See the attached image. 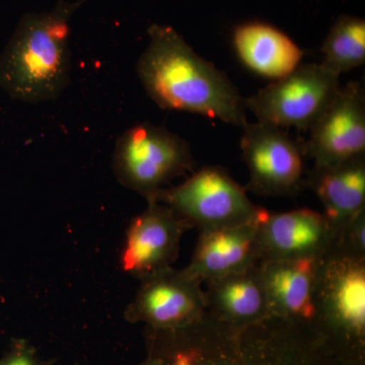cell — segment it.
I'll use <instances>...</instances> for the list:
<instances>
[{
	"label": "cell",
	"mask_w": 365,
	"mask_h": 365,
	"mask_svg": "<svg viewBox=\"0 0 365 365\" xmlns=\"http://www.w3.org/2000/svg\"><path fill=\"white\" fill-rule=\"evenodd\" d=\"M148 35L136 72L158 107L235 126L247 123L245 98L225 72L199 56L172 26H150Z\"/></svg>",
	"instance_id": "6da1fadb"
},
{
	"label": "cell",
	"mask_w": 365,
	"mask_h": 365,
	"mask_svg": "<svg viewBox=\"0 0 365 365\" xmlns=\"http://www.w3.org/2000/svg\"><path fill=\"white\" fill-rule=\"evenodd\" d=\"M86 0L21 18L0 56V90L28 104L56 100L71 81V19Z\"/></svg>",
	"instance_id": "7a4b0ae2"
},
{
	"label": "cell",
	"mask_w": 365,
	"mask_h": 365,
	"mask_svg": "<svg viewBox=\"0 0 365 365\" xmlns=\"http://www.w3.org/2000/svg\"><path fill=\"white\" fill-rule=\"evenodd\" d=\"M186 140L165 127L134 125L118 138L113 168L118 181L148 201L194 167Z\"/></svg>",
	"instance_id": "3957f363"
},
{
	"label": "cell",
	"mask_w": 365,
	"mask_h": 365,
	"mask_svg": "<svg viewBox=\"0 0 365 365\" xmlns=\"http://www.w3.org/2000/svg\"><path fill=\"white\" fill-rule=\"evenodd\" d=\"M153 201L169 206L201 232L254 222L266 211L220 167L202 168L179 186L162 190Z\"/></svg>",
	"instance_id": "277c9868"
},
{
	"label": "cell",
	"mask_w": 365,
	"mask_h": 365,
	"mask_svg": "<svg viewBox=\"0 0 365 365\" xmlns=\"http://www.w3.org/2000/svg\"><path fill=\"white\" fill-rule=\"evenodd\" d=\"M339 76L323 63H300L245 100L258 122L309 131L340 90Z\"/></svg>",
	"instance_id": "5b68a950"
},
{
	"label": "cell",
	"mask_w": 365,
	"mask_h": 365,
	"mask_svg": "<svg viewBox=\"0 0 365 365\" xmlns=\"http://www.w3.org/2000/svg\"><path fill=\"white\" fill-rule=\"evenodd\" d=\"M242 157L250 173L248 189L262 196L294 195L304 185L302 146L273 125L242 126Z\"/></svg>",
	"instance_id": "8992f818"
},
{
	"label": "cell",
	"mask_w": 365,
	"mask_h": 365,
	"mask_svg": "<svg viewBox=\"0 0 365 365\" xmlns=\"http://www.w3.org/2000/svg\"><path fill=\"white\" fill-rule=\"evenodd\" d=\"M302 146L316 169L335 167L365 153V95L359 83L340 88L325 112L309 129Z\"/></svg>",
	"instance_id": "52a82bcc"
},
{
	"label": "cell",
	"mask_w": 365,
	"mask_h": 365,
	"mask_svg": "<svg viewBox=\"0 0 365 365\" xmlns=\"http://www.w3.org/2000/svg\"><path fill=\"white\" fill-rule=\"evenodd\" d=\"M143 280L125 313L131 322H145L155 328L178 329L198 323L205 314L206 300L201 283L186 271L165 268Z\"/></svg>",
	"instance_id": "ba28073f"
},
{
	"label": "cell",
	"mask_w": 365,
	"mask_h": 365,
	"mask_svg": "<svg viewBox=\"0 0 365 365\" xmlns=\"http://www.w3.org/2000/svg\"><path fill=\"white\" fill-rule=\"evenodd\" d=\"M316 317L348 332L365 329V261L330 251L319 259L314 287Z\"/></svg>",
	"instance_id": "9c48e42d"
},
{
	"label": "cell",
	"mask_w": 365,
	"mask_h": 365,
	"mask_svg": "<svg viewBox=\"0 0 365 365\" xmlns=\"http://www.w3.org/2000/svg\"><path fill=\"white\" fill-rule=\"evenodd\" d=\"M190 227L169 206L148 201V207L132 220L127 230L121 267L141 278L170 267L179 253L182 235Z\"/></svg>",
	"instance_id": "30bf717a"
},
{
	"label": "cell",
	"mask_w": 365,
	"mask_h": 365,
	"mask_svg": "<svg viewBox=\"0 0 365 365\" xmlns=\"http://www.w3.org/2000/svg\"><path fill=\"white\" fill-rule=\"evenodd\" d=\"M336 242L337 235L325 216L312 209L267 212L259 227L260 261L319 259Z\"/></svg>",
	"instance_id": "8fae6325"
},
{
	"label": "cell",
	"mask_w": 365,
	"mask_h": 365,
	"mask_svg": "<svg viewBox=\"0 0 365 365\" xmlns=\"http://www.w3.org/2000/svg\"><path fill=\"white\" fill-rule=\"evenodd\" d=\"M267 212L254 222L201 232L192 260L184 270L202 284L258 264L259 227Z\"/></svg>",
	"instance_id": "7c38bea8"
},
{
	"label": "cell",
	"mask_w": 365,
	"mask_h": 365,
	"mask_svg": "<svg viewBox=\"0 0 365 365\" xmlns=\"http://www.w3.org/2000/svg\"><path fill=\"white\" fill-rule=\"evenodd\" d=\"M318 263L319 259L314 258L259 262V274L270 316L294 321H314Z\"/></svg>",
	"instance_id": "4fadbf2b"
},
{
	"label": "cell",
	"mask_w": 365,
	"mask_h": 365,
	"mask_svg": "<svg viewBox=\"0 0 365 365\" xmlns=\"http://www.w3.org/2000/svg\"><path fill=\"white\" fill-rule=\"evenodd\" d=\"M232 46L242 64L272 81L302 63L304 52L289 36L265 21H247L232 31Z\"/></svg>",
	"instance_id": "5bb4252c"
},
{
	"label": "cell",
	"mask_w": 365,
	"mask_h": 365,
	"mask_svg": "<svg viewBox=\"0 0 365 365\" xmlns=\"http://www.w3.org/2000/svg\"><path fill=\"white\" fill-rule=\"evenodd\" d=\"M309 184L323 204V215L335 230L338 241L343 230L364 213V155L335 167L314 168Z\"/></svg>",
	"instance_id": "9a60e30c"
},
{
	"label": "cell",
	"mask_w": 365,
	"mask_h": 365,
	"mask_svg": "<svg viewBox=\"0 0 365 365\" xmlns=\"http://www.w3.org/2000/svg\"><path fill=\"white\" fill-rule=\"evenodd\" d=\"M258 264L206 282V312L218 321L237 327L270 316Z\"/></svg>",
	"instance_id": "2e32d148"
},
{
	"label": "cell",
	"mask_w": 365,
	"mask_h": 365,
	"mask_svg": "<svg viewBox=\"0 0 365 365\" xmlns=\"http://www.w3.org/2000/svg\"><path fill=\"white\" fill-rule=\"evenodd\" d=\"M323 62L337 76L365 63V21L351 16H341L331 28L322 47Z\"/></svg>",
	"instance_id": "e0dca14e"
},
{
	"label": "cell",
	"mask_w": 365,
	"mask_h": 365,
	"mask_svg": "<svg viewBox=\"0 0 365 365\" xmlns=\"http://www.w3.org/2000/svg\"><path fill=\"white\" fill-rule=\"evenodd\" d=\"M197 359L196 350H189V351L180 352L175 357L174 361L170 365H195ZM150 365H163L162 364H153Z\"/></svg>",
	"instance_id": "ac0fdd59"
},
{
	"label": "cell",
	"mask_w": 365,
	"mask_h": 365,
	"mask_svg": "<svg viewBox=\"0 0 365 365\" xmlns=\"http://www.w3.org/2000/svg\"><path fill=\"white\" fill-rule=\"evenodd\" d=\"M4 365H36V364L35 360L30 355L25 352H18L11 355Z\"/></svg>",
	"instance_id": "d6986e66"
},
{
	"label": "cell",
	"mask_w": 365,
	"mask_h": 365,
	"mask_svg": "<svg viewBox=\"0 0 365 365\" xmlns=\"http://www.w3.org/2000/svg\"><path fill=\"white\" fill-rule=\"evenodd\" d=\"M210 365H225V364H210Z\"/></svg>",
	"instance_id": "ffe728a7"
}]
</instances>
